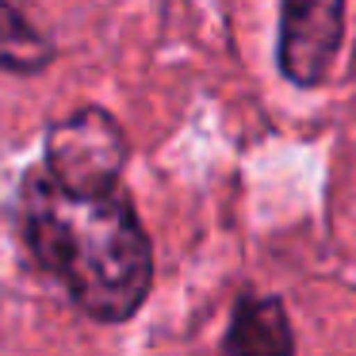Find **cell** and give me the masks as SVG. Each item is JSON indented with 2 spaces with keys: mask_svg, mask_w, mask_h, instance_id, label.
<instances>
[{
  "mask_svg": "<svg viewBox=\"0 0 356 356\" xmlns=\"http://www.w3.org/2000/svg\"><path fill=\"white\" fill-rule=\"evenodd\" d=\"M24 234L35 261L62 280L88 318L127 322L146 302L154 253L127 195H70L47 172H31Z\"/></svg>",
  "mask_w": 356,
  "mask_h": 356,
  "instance_id": "obj_1",
  "label": "cell"
},
{
  "mask_svg": "<svg viewBox=\"0 0 356 356\" xmlns=\"http://www.w3.org/2000/svg\"><path fill=\"white\" fill-rule=\"evenodd\" d=\"M127 165V138L104 108H81L47 134V177L70 195H108Z\"/></svg>",
  "mask_w": 356,
  "mask_h": 356,
  "instance_id": "obj_2",
  "label": "cell"
},
{
  "mask_svg": "<svg viewBox=\"0 0 356 356\" xmlns=\"http://www.w3.org/2000/svg\"><path fill=\"white\" fill-rule=\"evenodd\" d=\"M345 35V4L325 0H302L287 4L280 16V70L291 85L314 88L330 73V62L341 50Z\"/></svg>",
  "mask_w": 356,
  "mask_h": 356,
  "instance_id": "obj_3",
  "label": "cell"
},
{
  "mask_svg": "<svg viewBox=\"0 0 356 356\" xmlns=\"http://www.w3.org/2000/svg\"><path fill=\"white\" fill-rule=\"evenodd\" d=\"M226 356H295V333L284 302L272 295L241 299L226 330Z\"/></svg>",
  "mask_w": 356,
  "mask_h": 356,
  "instance_id": "obj_4",
  "label": "cell"
},
{
  "mask_svg": "<svg viewBox=\"0 0 356 356\" xmlns=\"http://www.w3.org/2000/svg\"><path fill=\"white\" fill-rule=\"evenodd\" d=\"M54 62V42L27 24L12 4H0V70L8 73H39Z\"/></svg>",
  "mask_w": 356,
  "mask_h": 356,
  "instance_id": "obj_5",
  "label": "cell"
}]
</instances>
